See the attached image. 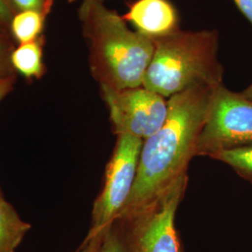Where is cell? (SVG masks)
Wrapping results in <instances>:
<instances>
[{
	"instance_id": "cell-1",
	"label": "cell",
	"mask_w": 252,
	"mask_h": 252,
	"mask_svg": "<svg viewBox=\"0 0 252 252\" xmlns=\"http://www.w3.org/2000/svg\"><path fill=\"white\" fill-rule=\"evenodd\" d=\"M216 89L195 87L167 99L166 120L143 141L135 185L118 219L141 214L187 175Z\"/></svg>"
},
{
	"instance_id": "cell-2",
	"label": "cell",
	"mask_w": 252,
	"mask_h": 252,
	"mask_svg": "<svg viewBox=\"0 0 252 252\" xmlns=\"http://www.w3.org/2000/svg\"><path fill=\"white\" fill-rule=\"evenodd\" d=\"M79 18L89 47L91 73L100 86H142L154 53L153 39L129 29L124 16L102 3H82Z\"/></svg>"
},
{
	"instance_id": "cell-3",
	"label": "cell",
	"mask_w": 252,
	"mask_h": 252,
	"mask_svg": "<svg viewBox=\"0 0 252 252\" xmlns=\"http://www.w3.org/2000/svg\"><path fill=\"white\" fill-rule=\"evenodd\" d=\"M153 42V59L142 85L145 88L168 99L191 88L216 89L223 84L216 29H180Z\"/></svg>"
},
{
	"instance_id": "cell-4",
	"label": "cell",
	"mask_w": 252,
	"mask_h": 252,
	"mask_svg": "<svg viewBox=\"0 0 252 252\" xmlns=\"http://www.w3.org/2000/svg\"><path fill=\"white\" fill-rule=\"evenodd\" d=\"M252 145V101L222 84L214 91L194 156L210 157Z\"/></svg>"
},
{
	"instance_id": "cell-5",
	"label": "cell",
	"mask_w": 252,
	"mask_h": 252,
	"mask_svg": "<svg viewBox=\"0 0 252 252\" xmlns=\"http://www.w3.org/2000/svg\"><path fill=\"white\" fill-rule=\"evenodd\" d=\"M142 145L143 140L132 135H118L106 168L103 188L93 207L90 230L85 238L104 232L126 207L136 180Z\"/></svg>"
},
{
	"instance_id": "cell-6",
	"label": "cell",
	"mask_w": 252,
	"mask_h": 252,
	"mask_svg": "<svg viewBox=\"0 0 252 252\" xmlns=\"http://www.w3.org/2000/svg\"><path fill=\"white\" fill-rule=\"evenodd\" d=\"M100 89L117 135H132L144 141L166 120L168 100L144 86L123 90L100 86Z\"/></svg>"
},
{
	"instance_id": "cell-7",
	"label": "cell",
	"mask_w": 252,
	"mask_h": 252,
	"mask_svg": "<svg viewBox=\"0 0 252 252\" xmlns=\"http://www.w3.org/2000/svg\"><path fill=\"white\" fill-rule=\"evenodd\" d=\"M187 184L188 175L144 212L125 220L131 226L139 252H181L175 220Z\"/></svg>"
},
{
	"instance_id": "cell-8",
	"label": "cell",
	"mask_w": 252,
	"mask_h": 252,
	"mask_svg": "<svg viewBox=\"0 0 252 252\" xmlns=\"http://www.w3.org/2000/svg\"><path fill=\"white\" fill-rule=\"evenodd\" d=\"M124 18L153 40L180 29L179 13L169 0H135Z\"/></svg>"
},
{
	"instance_id": "cell-9",
	"label": "cell",
	"mask_w": 252,
	"mask_h": 252,
	"mask_svg": "<svg viewBox=\"0 0 252 252\" xmlns=\"http://www.w3.org/2000/svg\"><path fill=\"white\" fill-rule=\"evenodd\" d=\"M30 223L23 220L15 208L0 197V252H16Z\"/></svg>"
},
{
	"instance_id": "cell-10",
	"label": "cell",
	"mask_w": 252,
	"mask_h": 252,
	"mask_svg": "<svg viewBox=\"0 0 252 252\" xmlns=\"http://www.w3.org/2000/svg\"><path fill=\"white\" fill-rule=\"evenodd\" d=\"M10 62L15 72L27 80L41 78L45 73L42 41L36 39L14 48L10 54Z\"/></svg>"
},
{
	"instance_id": "cell-11",
	"label": "cell",
	"mask_w": 252,
	"mask_h": 252,
	"mask_svg": "<svg viewBox=\"0 0 252 252\" xmlns=\"http://www.w3.org/2000/svg\"><path fill=\"white\" fill-rule=\"evenodd\" d=\"M46 15L37 10L19 11L10 23V35L20 44L35 41L43 30Z\"/></svg>"
},
{
	"instance_id": "cell-12",
	"label": "cell",
	"mask_w": 252,
	"mask_h": 252,
	"mask_svg": "<svg viewBox=\"0 0 252 252\" xmlns=\"http://www.w3.org/2000/svg\"><path fill=\"white\" fill-rule=\"evenodd\" d=\"M100 252H139L129 222L117 219L104 234Z\"/></svg>"
},
{
	"instance_id": "cell-13",
	"label": "cell",
	"mask_w": 252,
	"mask_h": 252,
	"mask_svg": "<svg viewBox=\"0 0 252 252\" xmlns=\"http://www.w3.org/2000/svg\"><path fill=\"white\" fill-rule=\"evenodd\" d=\"M210 158L228 164L237 175L252 184V145L215 153Z\"/></svg>"
},
{
	"instance_id": "cell-14",
	"label": "cell",
	"mask_w": 252,
	"mask_h": 252,
	"mask_svg": "<svg viewBox=\"0 0 252 252\" xmlns=\"http://www.w3.org/2000/svg\"><path fill=\"white\" fill-rule=\"evenodd\" d=\"M14 47L10 39H0V81L15 76V70L10 62V54Z\"/></svg>"
},
{
	"instance_id": "cell-15",
	"label": "cell",
	"mask_w": 252,
	"mask_h": 252,
	"mask_svg": "<svg viewBox=\"0 0 252 252\" xmlns=\"http://www.w3.org/2000/svg\"><path fill=\"white\" fill-rule=\"evenodd\" d=\"M15 10H37L48 14L52 7L54 0H9Z\"/></svg>"
},
{
	"instance_id": "cell-16",
	"label": "cell",
	"mask_w": 252,
	"mask_h": 252,
	"mask_svg": "<svg viewBox=\"0 0 252 252\" xmlns=\"http://www.w3.org/2000/svg\"><path fill=\"white\" fill-rule=\"evenodd\" d=\"M17 11L9 0H0V29L10 34V23Z\"/></svg>"
},
{
	"instance_id": "cell-17",
	"label": "cell",
	"mask_w": 252,
	"mask_h": 252,
	"mask_svg": "<svg viewBox=\"0 0 252 252\" xmlns=\"http://www.w3.org/2000/svg\"><path fill=\"white\" fill-rule=\"evenodd\" d=\"M106 230L95 236L85 238L84 241L81 244V247L75 252H100Z\"/></svg>"
},
{
	"instance_id": "cell-18",
	"label": "cell",
	"mask_w": 252,
	"mask_h": 252,
	"mask_svg": "<svg viewBox=\"0 0 252 252\" xmlns=\"http://www.w3.org/2000/svg\"><path fill=\"white\" fill-rule=\"evenodd\" d=\"M236 7L252 25V0H234Z\"/></svg>"
},
{
	"instance_id": "cell-19",
	"label": "cell",
	"mask_w": 252,
	"mask_h": 252,
	"mask_svg": "<svg viewBox=\"0 0 252 252\" xmlns=\"http://www.w3.org/2000/svg\"><path fill=\"white\" fill-rule=\"evenodd\" d=\"M14 83H15V76L9 77L0 81V102L12 91Z\"/></svg>"
},
{
	"instance_id": "cell-20",
	"label": "cell",
	"mask_w": 252,
	"mask_h": 252,
	"mask_svg": "<svg viewBox=\"0 0 252 252\" xmlns=\"http://www.w3.org/2000/svg\"><path fill=\"white\" fill-rule=\"evenodd\" d=\"M241 94H243L245 97H247L248 99L252 100V83L247 89H245L243 92H241Z\"/></svg>"
},
{
	"instance_id": "cell-21",
	"label": "cell",
	"mask_w": 252,
	"mask_h": 252,
	"mask_svg": "<svg viewBox=\"0 0 252 252\" xmlns=\"http://www.w3.org/2000/svg\"><path fill=\"white\" fill-rule=\"evenodd\" d=\"M67 1L68 2H75V1H78V0H67ZM82 1H83L82 3L87 2V3H102V4H104L106 0H82Z\"/></svg>"
},
{
	"instance_id": "cell-22",
	"label": "cell",
	"mask_w": 252,
	"mask_h": 252,
	"mask_svg": "<svg viewBox=\"0 0 252 252\" xmlns=\"http://www.w3.org/2000/svg\"><path fill=\"white\" fill-rule=\"evenodd\" d=\"M0 39H10V34L0 29Z\"/></svg>"
},
{
	"instance_id": "cell-23",
	"label": "cell",
	"mask_w": 252,
	"mask_h": 252,
	"mask_svg": "<svg viewBox=\"0 0 252 252\" xmlns=\"http://www.w3.org/2000/svg\"><path fill=\"white\" fill-rule=\"evenodd\" d=\"M0 197H2V194H1V190H0Z\"/></svg>"
}]
</instances>
